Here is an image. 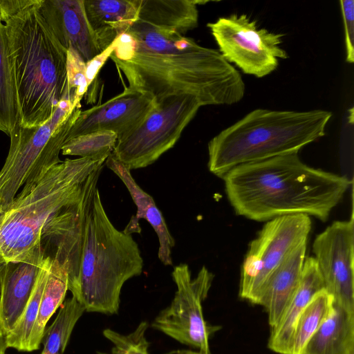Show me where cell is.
Wrapping results in <instances>:
<instances>
[{
  "label": "cell",
  "instance_id": "6da1fadb",
  "mask_svg": "<svg viewBox=\"0 0 354 354\" xmlns=\"http://www.w3.org/2000/svg\"><path fill=\"white\" fill-rule=\"evenodd\" d=\"M110 58L128 88L152 95H191L201 106L240 102L245 86L241 75L216 49L200 46L176 31L137 21L115 39Z\"/></svg>",
  "mask_w": 354,
  "mask_h": 354
},
{
  "label": "cell",
  "instance_id": "7a4b0ae2",
  "mask_svg": "<svg viewBox=\"0 0 354 354\" xmlns=\"http://www.w3.org/2000/svg\"><path fill=\"white\" fill-rule=\"evenodd\" d=\"M222 179L235 213L259 222L295 214L326 221L352 184L306 165L298 153L238 165Z\"/></svg>",
  "mask_w": 354,
  "mask_h": 354
},
{
  "label": "cell",
  "instance_id": "3957f363",
  "mask_svg": "<svg viewBox=\"0 0 354 354\" xmlns=\"http://www.w3.org/2000/svg\"><path fill=\"white\" fill-rule=\"evenodd\" d=\"M55 262L85 310L107 315L118 313L123 285L143 268L138 243L111 222L97 186L86 203L78 237Z\"/></svg>",
  "mask_w": 354,
  "mask_h": 354
},
{
  "label": "cell",
  "instance_id": "277c9868",
  "mask_svg": "<svg viewBox=\"0 0 354 354\" xmlns=\"http://www.w3.org/2000/svg\"><path fill=\"white\" fill-rule=\"evenodd\" d=\"M41 0L7 19L8 57L15 86L20 125L44 124L59 102L69 100L67 50L53 35L39 8Z\"/></svg>",
  "mask_w": 354,
  "mask_h": 354
},
{
  "label": "cell",
  "instance_id": "5b68a950",
  "mask_svg": "<svg viewBox=\"0 0 354 354\" xmlns=\"http://www.w3.org/2000/svg\"><path fill=\"white\" fill-rule=\"evenodd\" d=\"M106 160L66 158L50 168L26 195L16 196L0 214V259L23 261L41 246L46 224L97 187Z\"/></svg>",
  "mask_w": 354,
  "mask_h": 354
},
{
  "label": "cell",
  "instance_id": "8992f818",
  "mask_svg": "<svg viewBox=\"0 0 354 354\" xmlns=\"http://www.w3.org/2000/svg\"><path fill=\"white\" fill-rule=\"evenodd\" d=\"M331 117L321 109H254L208 142V169L222 178L242 164L298 153L325 135Z\"/></svg>",
  "mask_w": 354,
  "mask_h": 354
},
{
  "label": "cell",
  "instance_id": "52a82bcc",
  "mask_svg": "<svg viewBox=\"0 0 354 354\" xmlns=\"http://www.w3.org/2000/svg\"><path fill=\"white\" fill-rule=\"evenodd\" d=\"M81 104L59 102L52 117L35 127L19 123L11 131L8 153L0 170V214L16 196L29 193L53 166L81 112Z\"/></svg>",
  "mask_w": 354,
  "mask_h": 354
},
{
  "label": "cell",
  "instance_id": "ba28073f",
  "mask_svg": "<svg viewBox=\"0 0 354 354\" xmlns=\"http://www.w3.org/2000/svg\"><path fill=\"white\" fill-rule=\"evenodd\" d=\"M201 106L191 95L161 99L136 129L117 141L111 156L130 171L153 164L175 145Z\"/></svg>",
  "mask_w": 354,
  "mask_h": 354
},
{
  "label": "cell",
  "instance_id": "9c48e42d",
  "mask_svg": "<svg viewBox=\"0 0 354 354\" xmlns=\"http://www.w3.org/2000/svg\"><path fill=\"white\" fill-rule=\"evenodd\" d=\"M176 291L171 304L155 317L151 326L177 342L196 348L201 354H212L209 339L219 326L209 325L204 319L203 302L207 298L214 274L205 266L192 277L188 265L176 266L172 272Z\"/></svg>",
  "mask_w": 354,
  "mask_h": 354
},
{
  "label": "cell",
  "instance_id": "30bf717a",
  "mask_svg": "<svg viewBox=\"0 0 354 354\" xmlns=\"http://www.w3.org/2000/svg\"><path fill=\"white\" fill-rule=\"evenodd\" d=\"M218 51L243 73L263 77L279 66V59H287L281 47L283 35L259 28L246 14L234 13L208 23Z\"/></svg>",
  "mask_w": 354,
  "mask_h": 354
},
{
  "label": "cell",
  "instance_id": "8fae6325",
  "mask_svg": "<svg viewBox=\"0 0 354 354\" xmlns=\"http://www.w3.org/2000/svg\"><path fill=\"white\" fill-rule=\"evenodd\" d=\"M310 230L311 219L304 214L268 221L249 244L241 269L239 296L253 304L275 269L292 250L307 241Z\"/></svg>",
  "mask_w": 354,
  "mask_h": 354
},
{
  "label": "cell",
  "instance_id": "7c38bea8",
  "mask_svg": "<svg viewBox=\"0 0 354 354\" xmlns=\"http://www.w3.org/2000/svg\"><path fill=\"white\" fill-rule=\"evenodd\" d=\"M313 257L333 303L354 313V221H335L315 237Z\"/></svg>",
  "mask_w": 354,
  "mask_h": 354
},
{
  "label": "cell",
  "instance_id": "4fadbf2b",
  "mask_svg": "<svg viewBox=\"0 0 354 354\" xmlns=\"http://www.w3.org/2000/svg\"><path fill=\"white\" fill-rule=\"evenodd\" d=\"M156 103L150 94L127 87L103 104L81 111L70 131L68 140L99 131H112L118 140H122L142 124Z\"/></svg>",
  "mask_w": 354,
  "mask_h": 354
},
{
  "label": "cell",
  "instance_id": "5bb4252c",
  "mask_svg": "<svg viewBox=\"0 0 354 354\" xmlns=\"http://www.w3.org/2000/svg\"><path fill=\"white\" fill-rule=\"evenodd\" d=\"M39 12L66 50L73 47L86 63L101 53L88 21L84 0H41Z\"/></svg>",
  "mask_w": 354,
  "mask_h": 354
},
{
  "label": "cell",
  "instance_id": "9a60e30c",
  "mask_svg": "<svg viewBox=\"0 0 354 354\" xmlns=\"http://www.w3.org/2000/svg\"><path fill=\"white\" fill-rule=\"evenodd\" d=\"M44 261L41 245L23 261L7 263L0 295V328L6 335L21 317Z\"/></svg>",
  "mask_w": 354,
  "mask_h": 354
},
{
  "label": "cell",
  "instance_id": "2e32d148",
  "mask_svg": "<svg viewBox=\"0 0 354 354\" xmlns=\"http://www.w3.org/2000/svg\"><path fill=\"white\" fill-rule=\"evenodd\" d=\"M307 241L297 246L270 275L253 304L263 306L273 328L294 296L301 276Z\"/></svg>",
  "mask_w": 354,
  "mask_h": 354
},
{
  "label": "cell",
  "instance_id": "e0dca14e",
  "mask_svg": "<svg viewBox=\"0 0 354 354\" xmlns=\"http://www.w3.org/2000/svg\"><path fill=\"white\" fill-rule=\"evenodd\" d=\"M106 166L113 171L127 188L137 207L136 214L132 216L123 230L125 234L140 233L141 228L138 222L140 218L146 219L155 230L159 241L158 257L165 266L172 265L171 248L175 241L171 236L165 218L156 206L153 197L145 192L136 182L131 171L120 162L110 155L106 160Z\"/></svg>",
  "mask_w": 354,
  "mask_h": 354
},
{
  "label": "cell",
  "instance_id": "ac0fdd59",
  "mask_svg": "<svg viewBox=\"0 0 354 354\" xmlns=\"http://www.w3.org/2000/svg\"><path fill=\"white\" fill-rule=\"evenodd\" d=\"M324 289V282L313 257H306L298 288L279 322L271 328L268 348L279 354H290L297 319L312 298Z\"/></svg>",
  "mask_w": 354,
  "mask_h": 354
},
{
  "label": "cell",
  "instance_id": "d6986e66",
  "mask_svg": "<svg viewBox=\"0 0 354 354\" xmlns=\"http://www.w3.org/2000/svg\"><path fill=\"white\" fill-rule=\"evenodd\" d=\"M141 0H84L85 12L103 51L138 20Z\"/></svg>",
  "mask_w": 354,
  "mask_h": 354
},
{
  "label": "cell",
  "instance_id": "ffe728a7",
  "mask_svg": "<svg viewBox=\"0 0 354 354\" xmlns=\"http://www.w3.org/2000/svg\"><path fill=\"white\" fill-rule=\"evenodd\" d=\"M301 354H354V313L333 302Z\"/></svg>",
  "mask_w": 354,
  "mask_h": 354
},
{
  "label": "cell",
  "instance_id": "44dd1931",
  "mask_svg": "<svg viewBox=\"0 0 354 354\" xmlns=\"http://www.w3.org/2000/svg\"><path fill=\"white\" fill-rule=\"evenodd\" d=\"M196 0H141L138 21L184 35L198 22V4Z\"/></svg>",
  "mask_w": 354,
  "mask_h": 354
},
{
  "label": "cell",
  "instance_id": "7402d4cb",
  "mask_svg": "<svg viewBox=\"0 0 354 354\" xmlns=\"http://www.w3.org/2000/svg\"><path fill=\"white\" fill-rule=\"evenodd\" d=\"M68 290L66 272L56 262L51 260L49 274L41 298L38 315L29 340L28 352L36 351L40 348L46 324L57 309L63 304Z\"/></svg>",
  "mask_w": 354,
  "mask_h": 354
},
{
  "label": "cell",
  "instance_id": "603a6c76",
  "mask_svg": "<svg viewBox=\"0 0 354 354\" xmlns=\"http://www.w3.org/2000/svg\"><path fill=\"white\" fill-rule=\"evenodd\" d=\"M20 123L17 93L8 57L5 24L0 20V131L10 136Z\"/></svg>",
  "mask_w": 354,
  "mask_h": 354
},
{
  "label": "cell",
  "instance_id": "cb8c5ba5",
  "mask_svg": "<svg viewBox=\"0 0 354 354\" xmlns=\"http://www.w3.org/2000/svg\"><path fill=\"white\" fill-rule=\"evenodd\" d=\"M50 263L51 260L44 257L43 266L25 310L15 327L6 335L8 348H12L19 351H28L30 335L38 315Z\"/></svg>",
  "mask_w": 354,
  "mask_h": 354
},
{
  "label": "cell",
  "instance_id": "d4e9b609",
  "mask_svg": "<svg viewBox=\"0 0 354 354\" xmlns=\"http://www.w3.org/2000/svg\"><path fill=\"white\" fill-rule=\"evenodd\" d=\"M85 311L73 297L64 301L53 322L45 330L41 354H64L73 330Z\"/></svg>",
  "mask_w": 354,
  "mask_h": 354
},
{
  "label": "cell",
  "instance_id": "484cf974",
  "mask_svg": "<svg viewBox=\"0 0 354 354\" xmlns=\"http://www.w3.org/2000/svg\"><path fill=\"white\" fill-rule=\"evenodd\" d=\"M333 302L332 297L324 289L312 298L296 322L290 354H301L308 340L328 316Z\"/></svg>",
  "mask_w": 354,
  "mask_h": 354
},
{
  "label": "cell",
  "instance_id": "4316f807",
  "mask_svg": "<svg viewBox=\"0 0 354 354\" xmlns=\"http://www.w3.org/2000/svg\"><path fill=\"white\" fill-rule=\"evenodd\" d=\"M117 140V135L109 131L82 134L68 140L62 149V153L94 160H106L112 153Z\"/></svg>",
  "mask_w": 354,
  "mask_h": 354
},
{
  "label": "cell",
  "instance_id": "83f0119b",
  "mask_svg": "<svg viewBox=\"0 0 354 354\" xmlns=\"http://www.w3.org/2000/svg\"><path fill=\"white\" fill-rule=\"evenodd\" d=\"M149 327L147 322H141L137 328L128 335H122L111 328L103 330V335L113 344L109 353L97 351V354H150V342L145 333Z\"/></svg>",
  "mask_w": 354,
  "mask_h": 354
},
{
  "label": "cell",
  "instance_id": "f1b7e54d",
  "mask_svg": "<svg viewBox=\"0 0 354 354\" xmlns=\"http://www.w3.org/2000/svg\"><path fill=\"white\" fill-rule=\"evenodd\" d=\"M66 73L69 100L74 104H80L88 89L86 77V62L71 46L67 49Z\"/></svg>",
  "mask_w": 354,
  "mask_h": 354
},
{
  "label": "cell",
  "instance_id": "f546056e",
  "mask_svg": "<svg viewBox=\"0 0 354 354\" xmlns=\"http://www.w3.org/2000/svg\"><path fill=\"white\" fill-rule=\"evenodd\" d=\"M341 13L344 27L346 47V61L354 62V1L342 0L339 1Z\"/></svg>",
  "mask_w": 354,
  "mask_h": 354
},
{
  "label": "cell",
  "instance_id": "4dcf8cb0",
  "mask_svg": "<svg viewBox=\"0 0 354 354\" xmlns=\"http://www.w3.org/2000/svg\"><path fill=\"white\" fill-rule=\"evenodd\" d=\"M115 48V40L103 51L86 63V77L88 88L95 81L100 68L111 57Z\"/></svg>",
  "mask_w": 354,
  "mask_h": 354
},
{
  "label": "cell",
  "instance_id": "1f68e13d",
  "mask_svg": "<svg viewBox=\"0 0 354 354\" xmlns=\"http://www.w3.org/2000/svg\"><path fill=\"white\" fill-rule=\"evenodd\" d=\"M38 0H0V20L3 23L13 16L37 2Z\"/></svg>",
  "mask_w": 354,
  "mask_h": 354
},
{
  "label": "cell",
  "instance_id": "d6a6232c",
  "mask_svg": "<svg viewBox=\"0 0 354 354\" xmlns=\"http://www.w3.org/2000/svg\"><path fill=\"white\" fill-rule=\"evenodd\" d=\"M7 348L6 335L0 328V354H6Z\"/></svg>",
  "mask_w": 354,
  "mask_h": 354
},
{
  "label": "cell",
  "instance_id": "836d02e7",
  "mask_svg": "<svg viewBox=\"0 0 354 354\" xmlns=\"http://www.w3.org/2000/svg\"><path fill=\"white\" fill-rule=\"evenodd\" d=\"M7 263H8L0 259V295H1L2 279H3V277L4 274V272H5Z\"/></svg>",
  "mask_w": 354,
  "mask_h": 354
},
{
  "label": "cell",
  "instance_id": "e575fe53",
  "mask_svg": "<svg viewBox=\"0 0 354 354\" xmlns=\"http://www.w3.org/2000/svg\"><path fill=\"white\" fill-rule=\"evenodd\" d=\"M168 354H201L198 351H192V350H178V351H172Z\"/></svg>",
  "mask_w": 354,
  "mask_h": 354
}]
</instances>
